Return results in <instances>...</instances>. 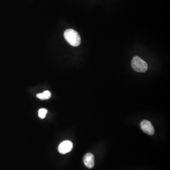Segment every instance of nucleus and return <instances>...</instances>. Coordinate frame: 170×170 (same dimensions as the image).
<instances>
[{
	"mask_svg": "<svg viewBox=\"0 0 170 170\" xmlns=\"http://www.w3.org/2000/svg\"><path fill=\"white\" fill-rule=\"evenodd\" d=\"M66 41L73 46H78L81 44V38L76 31L72 29H68L64 33Z\"/></svg>",
	"mask_w": 170,
	"mask_h": 170,
	"instance_id": "f257e3e1",
	"label": "nucleus"
},
{
	"mask_svg": "<svg viewBox=\"0 0 170 170\" xmlns=\"http://www.w3.org/2000/svg\"><path fill=\"white\" fill-rule=\"evenodd\" d=\"M131 64L132 69L138 72H145L148 69L147 62L137 56L133 58Z\"/></svg>",
	"mask_w": 170,
	"mask_h": 170,
	"instance_id": "f03ea898",
	"label": "nucleus"
},
{
	"mask_svg": "<svg viewBox=\"0 0 170 170\" xmlns=\"http://www.w3.org/2000/svg\"><path fill=\"white\" fill-rule=\"evenodd\" d=\"M72 148V143L69 140H65L60 144L58 147V151L60 154H65L70 152Z\"/></svg>",
	"mask_w": 170,
	"mask_h": 170,
	"instance_id": "7ed1b4c3",
	"label": "nucleus"
},
{
	"mask_svg": "<svg viewBox=\"0 0 170 170\" xmlns=\"http://www.w3.org/2000/svg\"><path fill=\"white\" fill-rule=\"evenodd\" d=\"M140 126L145 133L149 135H153L155 132L154 128L149 121L144 120L140 124Z\"/></svg>",
	"mask_w": 170,
	"mask_h": 170,
	"instance_id": "20e7f679",
	"label": "nucleus"
},
{
	"mask_svg": "<svg viewBox=\"0 0 170 170\" xmlns=\"http://www.w3.org/2000/svg\"><path fill=\"white\" fill-rule=\"evenodd\" d=\"M84 164L88 168H92L95 165V157L91 153H87L84 157Z\"/></svg>",
	"mask_w": 170,
	"mask_h": 170,
	"instance_id": "39448f33",
	"label": "nucleus"
},
{
	"mask_svg": "<svg viewBox=\"0 0 170 170\" xmlns=\"http://www.w3.org/2000/svg\"><path fill=\"white\" fill-rule=\"evenodd\" d=\"M37 96L38 98H39L41 100H46V99H49L51 98V92L48 90L45 91L43 93L38 94L37 95Z\"/></svg>",
	"mask_w": 170,
	"mask_h": 170,
	"instance_id": "423d86ee",
	"label": "nucleus"
},
{
	"mask_svg": "<svg viewBox=\"0 0 170 170\" xmlns=\"http://www.w3.org/2000/svg\"><path fill=\"white\" fill-rule=\"evenodd\" d=\"M47 113V110L45 109H40L39 111V116L40 118L44 119L45 118V116Z\"/></svg>",
	"mask_w": 170,
	"mask_h": 170,
	"instance_id": "0eeeda50",
	"label": "nucleus"
}]
</instances>
